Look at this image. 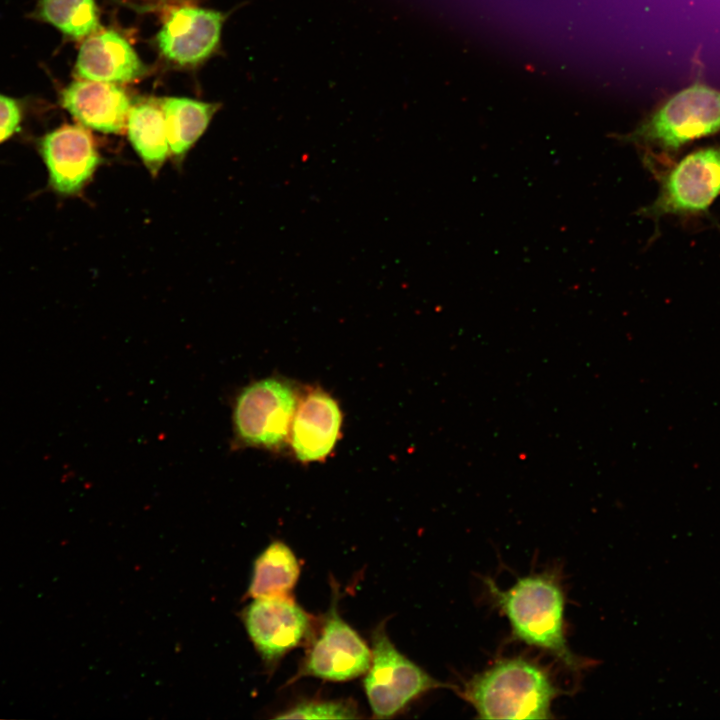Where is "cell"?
I'll return each instance as SVG.
<instances>
[{"label":"cell","instance_id":"5bb4252c","mask_svg":"<svg viewBox=\"0 0 720 720\" xmlns=\"http://www.w3.org/2000/svg\"><path fill=\"white\" fill-rule=\"evenodd\" d=\"M128 139L151 174L156 175L170 152L160 99H141L131 105Z\"/></svg>","mask_w":720,"mask_h":720},{"label":"cell","instance_id":"d6986e66","mask_svg":"<svg viewBox=\"0 0 720 720\" xmlns=\"http://www.w3.org/2000/svg\"><path fill=\"white\" fill-rule=\"evenodd\" d=\"M22 118L21 104L12 97L0 94V144L19 130Z\"/></svg>","mask_w":720,"mask_h":720},{"label":"cell","instance_id":"2e32d148","mask_svg":"<svg viewBox=\"0 0 720 720\" xmlns=\"http://www.w3.org/2000/svg\"><path fill=\"white\" fill-rule=\"evenodd\" d=\"M300 575L293 551L283 542L274 541L256 558L248 595L253 598L288 597Z\"/></svg>","mask_w":720,"mask_h":720},{"label":"cell","instance_id":"e0dca14e","mask_svg":"<svg viewBox=\"0 0 720 720\" xmlns=\"http://www.w3.org/2000/svg\"><path fill=\"white\" fill-rule=\"evenodd\" d=\"M33 17L72 39L88 37L99 27L95 0H39Z\"/></svg>","mask_w":720,"mask_h":720},{"label":"cell","instance_id":"8992f818","mask_svg":"<svg viewBox=\"0 0 720 720\" xmlns=\"http://www.w3.org/2000/svg\"><path fill=\"white\" fill-rule=\"evenodd\" d=\"M720 195V148H703L682 158L661 180L659 194L640 213L649 217L696 215Z\"/></svg>","mask_w":720,"mask_h":720},{"label":"cell","instance_id":"ac0fdd59","mask_svg":"<svg viewBox=\"0 0 720 720\" xmlns=\"http://www.w3.org/2000/svg\"><path fill=\"white\" fill-rule=\"evenodd\" d=\"M360 715L356 706L347 700H309L276 716L278 719H354Z\"/></svg>","mask_w":720,"mask_h":720},{"label":"cell","instance_id":"52a82bcc","mask_svg":"<svg viewBox=\"0 0 720 720\" xmlns=\"http://www.w3.org/2000/svg\"><path fill=\"white\" fill-rule=\"evenodd\" d=\"M322 624L294 680L312 676L341 682L365 674L371 663V648L340 617L337 598L332 600Z\"/></svg>","mask_w":720,"mask_h":720},{"label":"cell","instance_id":"4fadbf2b","mask_svg":"<svg viewBox=\"0 0 720 720\" xmlns=\"http://www.w3.org/2000/svg\"><path fill=\"white\" fill-rule=\"evenodd\" d=\"M145 72L130 43L113 30L89 35L81 44L74 69L78 79L116 84L136 80Z\"/></svg>","mask_w":720,"mask_h":720},{"label":"cell","instance_id":"7c38bea8","mask_svg":"<svg viewBox=\"0 0 720 720\" xmlns=\"http://www.w3.org/2000/svg\"><path fill=\"white\" fill-rule=\"evenodd\" d=\"M60 102L83 126L115 134L123 132L132 105L116 83L82 79L63 89Z\"/></svg>","mask_w":720,"mask_h":720},{"label":"cell","instance_id":"5b68a950","mask_svg":"<svg viewBox=\"0 0 720 720\" xmlns=\"http://www.w3.org/2000/svg\"><path fill=\"white\" fill-rule=\"evenodd\" d=\"M297 405L295 389L282 379L252 383L235 402L233 421L238 438L250 446L281 447L290 437Z\"/></svg>","mask_w":720,"mask_h":720},{"label":"cell","instance_id":"3957f363","mask_svg":"<svg viewBox=\"0 0 720 720\" xmlns=\"http://www.w3.org/2000/svg\"><path fill=\"white\" fill-rule=\"evenodd\" d=\"M720 131V90L697 80L667 98L622 140L676 153L696 139Z\"/></svg>","mask_w":720,"mask_h":720},{"label":"cell","instance_id":"6da1fadb","mask_svg":"<svg viewBox=\"0 0 720 720\" xmlns=\"http://www.w3.org/2000/svg\"><path fill=\"white\" fill-rule=\"evenodd\" d=\"M495 606L507 617L515 639L545 650L571 669L582 667L565 637V599L560 581L552 572L517 578L508 589L484 581Z\"/></svg>","mask_w":720,"mask_h":720},{"label":"cell","instance_id":"9c48e42d","mask_svg":"<svg viewBox=\"0 0 720 720\" xmlns=\"http://www.w3.org/2000/svg\"><path fill=\"white\" fill-rule=\"evenodd\" d=\"M39 153L54 192L72 196L82 191L101 159L91 133L80 125H62L45 134Z\"/></svg>","mask_w":720,"mask_h":720},{"label":"cell","instance_id":"7a4b0ae2","mask_svg":"<svg viewBox=\"0 0 720 720\" xmlns=\"http://www.w3.org/2000/svg\"><path fill=\"white\" fill-rule=\"evenodd\" d=\"M559 693L545 668L517 656L498 659L475 674L461 695L481 719H551Z\"/></svg>","mask_w":720,"mask_h":720},{"label":"cell","instance_id":"ba28073f","mask_svg":"<svg viewBox=\"0 0 720 720\" xmlns=\"http://www.w3.org/2000/svg\"><path fill=\"white\" fill-rule=\"evenodd\" d=\"M248 636L267 664H274L308 638L312 619L290 596L254 598L243 610Z\"/></svg>","mask_w":720,"mask_h":720},{"label":"cell","instance_id":"9a60e30c","mask_svg":"<svg viewBox=\"0 0 720 720\" xmlns=\"http://www.w3.org/2000/svg\"><path fill=\"white\" fill-rule=\"evenodd\" d=\"M170 154L181 161L206 130L217 110L214 103L185 97L161 98Z\"/></svg>","mask_w":720,"mask_h":720},{"label":"cell","instance_id":"8fae6325","mask_svg":"<svg viewBox=\"0 0 720 720\" xmlns=\"http://www.w3.org/2000/svg\"><path fill=\"white\" fill-rule=\"evenodd\" d=\"M342 414L337 402L326 392H309L294 414L290 441L296 457L302 462L327 457L338 439Z\"/></svg>","mask_w":720,"mask_h":720},{"label":"cell","instance_id":"ffe728a7","mask_svg":"<svg viewBox=\"0 0 720 720\" xmlns=\"http://www.w3.org/2000/svg\"><path fill=\"white\" fill-rule=\"evenodd\" d=\"M141 2L146 3L147 5L151 6H166V5H173L181 0H140Z\"/></svg>","mask_w":720,"mask_h":720},{"label":"cell","instance_id":"30bf717a","mask_svg":"<svg viewBox=\"0 0 720 720\" xmlns=\"http://www.w3.org/2000/svg\"><path fill=\"white\" fill-rule=\"evenodd\" d=\"M224 18L219 11L200 7L171 9L156 37L160 53L180 66L202 62L216 49Z\"/></svg>","mask_w":720,"mask_h":720},{"label":"cell","instance_id":"277c9868","mask_svg":"<svg viewBox=\"0 0 720 720\" xmlns=\"http://www.w3.org/2000/svg\"><path fill=\"white\" fill-rule=\"evenodd\" d=\"M363 680L373 714L391 718L421 694L446 686L397 650L383 624L372 635L371 663Z\"/></svg>","mask_w":720,"mask_h":720}]
</instances>
